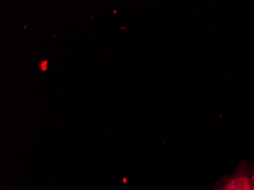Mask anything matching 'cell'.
Listing matches in <instances>:
<instances>
[{"mask_svg":"<svg viewBox=\"0 0 254 190\" xmlns=\"http://www.w3.org/2000/svg\"><path fill=\"white\" fill-rule=\"evenodd\" d=\"M221 190H251V182L246 171H242L228 181Z\"/></svg>","mask_w":254,"mask_h":190,"instance_id":"6da1fadb","label":"cell"},{"mask_svg":"<svg viewBox=\"0 0 254 190\" xmlns=\"http://www.w3.org/2000/svg\"><path fill=\"white\" fill-rule=\"evenodd\" d=\"M48 61H42L39 63V67L42 70L43 72H45L48 69Z\"/></svg>","mask_w":254,"mask_h":190,"instance_id":"7a4b0ae2","label":"cell"},{"mask_svg":"<svg viewBox=\"0 0 254 190\" xmlns=\"http://www.w3.org/2000/svg\"><path fill=\"white\" fill-rule=\"evenodd\" d=\"M250 182H251V190H254V174L250 178Z\"/></svg>","mask_w":254,"mask_h":190,"instance_id":"3957f363","label":"cell"}]
</instances>
